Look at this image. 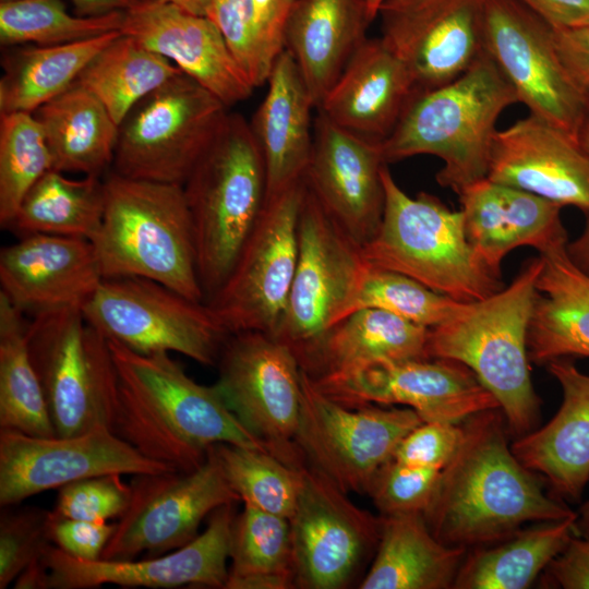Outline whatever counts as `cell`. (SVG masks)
Returning a JSON list of instances; mask_svg holds the SVG:
<instances>
[{
	"label": "cell",
	"instance_id": "25",
	"mask_svg": "<svg viewBox=\"0 0 589 589\" xmlns=\"http://www.w3.org/2000/svg\"><path fill=\"white\" fill-rule=\"evenodd\" d=\"M121 32L170 60L227 107L245 100L254 89L221 33L205 15L152 0L125 12Z\"/></svg>",
	"mask_w": 589,
	"mask_h": 589
},
{
	"label": "cell",
	"instance_id": "10",
	"mask_svg": "<svg viewBox=\"0 0 589 589\" xmlns=\"http://www.w3.org/2000/svg\"><path fill=\"white\" fill-rule=\"evenodd\" d=\"M108 340L140 353L177 352L217 364L229 336L205 302L142 277L104 278L82 309Z\"/></svg>",
	"mask_w": 589,
	"mask_h": 589
},
{
	"label": "cell",
	"instance_id": "2",
	"mask_svg": "<svg viewBox=\"0 0 589 589\" xmlns=\"http://www.w3.org/2000/svg\"><path fill=\"white\" fill-rule=\"evenodd\" d=\"M108 342L118 376L112 431L142 455L191 471L220 443L271 453L229 409L216 384L196 383L168 352L146 354Z\"/></svg>",
	"mask_w": 589,
	"mask_h": 589
},
{
	"label": "cell",
	"instance_id": "48",
	"mask_svg": "<svg viewBox=\"0 0 589 589\" xmlns=\"http://www.w3.org/2000/svg\"><path fill=\"white\" fill-rule=\"evenodd\" d=\"M440 472L441 469L413 467L392 459L378 470L368 494L381 515L423 513Z\"/></svg>",
	"mask_w": 589,
	"mask_h": 589
},
{
	"label": "cell",
	"instance_id": "45",
	"mask_svg": "<svg viewBox=\"0 0 589 589\" xmlns=\"http://www.w3.org/2000/svg\"><path fill=\"white\" fill-rule=\"evenodd\" d=\"M0 516V589L8 588L22 570L41 557L49 544L50 510L38 507H2Z\"/></svg>",
	"mask_w": 589,
	"mask_h": 589
},
{
	"label": "cell",
	"instance_id": "31",
	"mask_svg": "<svg viewBox=\"0 0 589 589\" xmlns=\"http://www.w3.org/2000/svg\"><path fill=\"white\" fill-rule=\"evenodd\" d=\"M370 24L363 0L294 1L284 48L294 59L316 109L366 39Z\"/></svg>",
	"mask_w": 589,
	"mask_h": 589
},
{
	"label": "cell",
	"instance_id": "38",
	"mask_svg": "<svg viewBox=\"0 0 589 589\" xmlns=\"http://www.w3.org/2000/svg\"><path fill=\"white\" fill-rule=\"evenodd\" d=\"M180 72L170 60L121 32L75 82L103 103L119 127L140 100Z\"/></svg>",
	"mask_w": 589,
	"mask_h": 589
},
{
	"label": "cell",
	"instance_id": "50",
	"mask_svg": "<svg viewBox=\"0 0 589 589\" xmlns=\"http://www.w3.org/2000/svg\"><path fill=\"white\" fill-rule=\"evenodd\" d=\"M116 524L58 517L50 510L49 538L67 554L84 561L101 558Z\"/></svg>",
	"mask_w": 589,
	"mask_h": 589
},
{
	"label": "cell",
	"instance_id": "9",
	"mask_svg": "<svg viewBox=\"0 0 589 589\" xmlns=\"http://www.w3.org/2000/svg\"><path fill=\"white\" fill-rule=\"evenodd\" d=\"M183 72L140 100L118 128L113 172L183 185L228 111Z\"/></svg>",
	"mask_w": 589,
	"mask_h": 589
},
{
	"label": "cell",
	"instance_id": "35",
	"mask_svg": "<svg viewBox=\"0 0 589 589\" xmlns=\"http://www.w3.org/2000/svg\"><path fill=\"white\" fill-rule=\"evenodd\" d=\"M121 31L55 46L5 47L1 64L0 115L29 112L68 89L89 61Z\"/></svg>",
	"mask_w": 589,
	"mask_h": 589
},
{
	"label": "cell",
	"instance_id": "14",
	"mask_svg": "<svg viewBox=\"0 0 589 589\" xmlns=\"http://www.w3.org/2000/svg\"><path fill=\"white\" fill-rule=\"evenodd\" d=\"M130 486V504L103 560H131L144 552L159 556L180 549L199 536L207 515L240 501L211 448L194 470L134 474Z\"/></svg>",
	"mask_w": 589,
	"mask_h": 589
},
{
	"label": "cell",
	"instance_id": "47",
	"mask_svg": "<svg viewBox=\"0 0 589 589\" xmlns=\"http://www.w3.org/2000/svg\"><path fill=\"white\" fill-rule=\"evenodd\" d=\"M121 474L85 478L58 489L51 513L58 517L108 522L120 518L131 500V486Z\"/></svg>",
	"mask_w": 589,
	"mask_h": 589
},
{
	"label": "cell",
	"instance_id": "53",
	"mask_svg": "<svg viewBox=\"0 0 589 589\" xmlns=\"http://www.w3.org/2000/svg\"><path fill=\"white\" fill-rule=\"evenodd\" d=\"M560 57L572 79L589 100V25L554 28Z\"/></svg>",
	"mask_w": 589,
	"mask_h": 589
},
{
	"label": "cell",
	"instance_id": "11",
	"mask_svg": "<svg viewBox=\"0 0 589 589\" xmlns=\"http://www.w3.org/2000/svg\"><path fill=\"white\" fill-rule=\"evenodd\" d=\"M304 178L266 199L262 214L223 286L205 303L230 334L276 335L298 260V220Z\"/></svg>",
	"mask_w": 589,
	"mask_h": 589
},
{
	"label": "cell",
	"instance_id": "17",
	"mask_svg": "<svg viewBox=\"0 0 589 589\" xmlns=\"http://www.w3.org/2000/svg\"><path fill=\"white\" fill-rule=\"evenodd\" d=\"M298 468L300 490L289 519L296 585L344 588L376 550L382 518L358 507L314 467Z\"/></svg>",
	"mask_w": 589,
	"mask_h": 589
},
{
	"label": "cell",
	"instance_id": "15",
	"mask_svg": "<svg viewBox=\"0 0 589 589\" xmlns=\"http://www.w3.org/2000/svg\"><path fill=\"white\" fill-rule=\"evenodd\" d=\"M484 47L518 103L577 139L589 100L564 65L551 24L518 0H486Z\"/></svg>",
	"mask_w": 589,
	"mask_h": 589
},
{
	"label": "cell",
	"instance_id": "16",
	"mask_svg": "<svg viewBox=\"0 0 589 589\" xmlns=\"http://www.w3.org/2000/svg\"><path fill=\"white\" fill-rule=\"evenodd\" d=\"M361 248L306 185L298 220L297 266L277 338L296 348L342 317L368 268Z\"/></svg>",
	"mask_w": 589,
	"mask_h": 589
},
{
	"label": "cell",
	"instance_id": "56",
	"mask_svg": "<svg viewBox=\"0 0 589 589\" xmlns=\"http://www.w3.org/2000/svg\"><path fill=\"white\" fill-rule=\"evenodd\" d=\"M2 1V0H0ZM80 16H100L115 12H128L152 0H69Z\"/></svg>",
	"mask_w": 589,
	"mask_h": 589
},
{
	"label": "cell",
	"instance_id": "39",
	"mask_svg": "<svg viewBox=\"0 0 589 589\" xmlns=\"http://www.w3.org/2000/svg\"><path fill=\"white\" fill-rule=\"evenodd\" d=\"M29 320L0 292V429L56 435L28 349Z\"/></svg>",
	"mask_w": 589,
	"mask_h": 589
},
{
	"label": "cell",
	"instance_id": "24",
	"mask_svg": "<svg viewBox=\"0 0 589 589\" xmlns=\"http://www.w3.org/2000/svg\"><path fill=\"white\" fill-rule=\"evenodd\" d=\"M486 178L589 214V156L575 136L532 113L495 132Z\"/></svg>",
	"mask_w": 589,
	"mask_h": 589
},
{
	"label": "cell",
	"instance_id": "23",
	"mask_svg": "<svg viewBox=\"0 0 589 589\" xmlns=\"http://www.w3.org/2000/svg\"><path fill=\"white\" fill-rule=\"evenodd\" d=\"M103 279L85 238L31 233L0 251V292L32 318L82 310Z\"/></svg>",
	"mask_w": 589,
	"mask_h": 589
},
{
	"label": "cell",
	"instance_id": "33",
	"mask_svg": "<svg viewBox=\"0 0 589 589\" xmlns=\"http://www.w3.org/2000/svg\"><path fill=\"white\" fill-rule=\"evenodd\" d=\"M380 541L361 589H448L468 550L448 546L430 531L423 514L381 515Z\"/></svg>",
	"mask_w": 589,
	"mask_h": 589
},
{
	"label": "cell",
	"instance_id": "40",
	"mask_svg": "<svg viewBox=\"0 0 589 589\" xmlns=\"http://www.w3.org/2000/svg\"><path fill=\"white\" fill-rule=\"evenodd\" d=\"M125 12L100 16L70 13L63 0L0 1V44L55 46L121 31Z\"/></svg>",
	"mask_w": 589,
	"mask_h": 589
},
{
	"label": "cell",
	"instance_id": "51",
	"mask_svg": "<svg viewBox=\"0 0 589 589\" xmlns=\"http://www.w3.org/2000/svg\"><path fill=\"white\" fill-rule=\"evenodd\" d=\"M541 576L546 588L589 589V537L573 536Z\"/></svg>",
	"mask_w": 589,
	"mask_h": 589
},
{
	"label": "cell",
	"instance_id": "22",
	"mask_svg": "<svg viewBox=\"0 0 589 589\" xmlns=\"http://www.w3.org/2000/svg\"><path fill=\"white\" fill-rule=\"evenodd\" d=\"M304 175L332 218L361 247L376 233L384 212L381 143L351 133L318 111Z\"/></svg>",
	"mask_w": 589,
	"mask_h": 589
},
{
	"label": "cell",
	"instance_id": "37",
	"mask_svg": "<svg viewBox=\"0 0 589 589\" xmlns=\"http://www.w3.org/2000/svg\"><path fill=\"white\" fill-rule=\"evenodd\" d=\"M105 211V181L70 179L50 169L28 190L8 229L20 236L47 233L92 240Z\"/></svg>",
	"mask_w": 589,
	"mask_h": 589
},
{
	"label": "cell",
	"instance_id": "29",
	"mask_svg": "<svg viewBox=\"0 0 589 589\" xmlns=\"http://www.w3.org/2000/svg\"><path fill=\"white\" fill-rule=\"evenodd\" d=\"M429 328L380 309L357 310L312 340L292 348L313 381L381 361L430 359Z\"/></svg>",
	"mask_w": 589,
	"mask_h": 589
},
{
	"label": "cell",
	"instance_id": "30",
	"mask_svg": "<svg viewBox=\"0 0 589 589\" xmlns=\"http://www.w3.org/2000/svg\"><path fill=\"white\" fill-rule=\"evenodd\" d=\"M267 92L252 121L266 172V199L304 178L313 146L316 108L292 56L284 49L266 81Z\"/></svg>",
	"mask_w": 589,
	"mask_h": 589
},
{
	"label": "cell",
	"instance_id": "19",
	"mask_svg": "<svg viewBox=\"0 0 589 589\" xmlns=\"http://www.w3.org/2000/svg\"><path fill=\"white\" fill-rule=\"evenodd\" d=\"M311 381L347 407L404 405L423 421L461 423L474 413L500 408L469 368L449 359L381 361L344 375Z\"/></svg>",
	"mask_w": 589,
	"mask_h": 589
},
{
	"label": "cell",
	"instance_id": "62",
	"mask_svg": "<svg viewBox=\"0 0 589 589\" xmlns=\"http://www.w3.org/2000/svg\"><path fill=\"white\" fill-rule=\"evenodd\" d=\"M366 5L368 16L371 23L377 17L380 7L385 0H363Z\"/></svg>",
	"mask_w": 589,
	"mask_h": 589
},
{
	"label": "cell",
	"instance_id": "20",
	"mask_svg": "<svg viewBox=\"0 0 589 589\" xmlns=\"http://www.w3.org/2000/svg\"><path fill=\"white\" fill-rule=\"evenodd\" d=\"M486 0H385L381 38L402 61L418 92L447 84L485 53Z\"/></svg>",
	"mask_w": 589,
	"mask_h": 589
},
{
	"label": "cell",
	"instance_id": "43",
	"mask_svg": "<svg viewBox=\"0 0 589 589\" xmlns=\"http://www.w3.org/2000/svg\"><path fill=\"white\" fill-rule=\"evenodd\" d=\"M458 302L407 275L368 264L342 317L357 310L371 308L431 328L448 317Z\"/></svg>",
	"mask_w": 589,
	"mask_h": 589
},
{
	"label": "cell",
	"instance_id": "28",
	"mask_svg": "<svg viewBox=\"0 0 589 589\" xmlns=\"http://www.w3.org/2000/svg\"><path fill=\"white\" fill-rule=\"evenodd\" d=\"M417 92L409 71L382 38H366L317 110L340 128L381 143Z\"/></svg>",
	"mask_w": 589,
	"mask_h": 589
},
{
	"label": "cell",
	"instance_id": "61",
	"mask_svg": "<svg viewBox=\"0 0 589 589\" xmlns=\"http://www.w3.org/2000/svg\"><path fill=\"white\" fill-rule=\"evenodd\" d=\"M577 140L585 153L589 156V106L580 124Z\"/></svg>",
	"mask_w": 589,
	"mask_h": 589
},
{
	"label": "cell",
	"instance_id": "58",
	"mask_svg": "<svg viewBox=\"0 0 589 589\" xmlns=\"http://www.w3.org/2000/svg\"><path fill=\"white\" fill-rule=\"evenodd\" d=\"M586 216L584 230L575 240L568 241L566 251L574 264L589 275V214Z\"/></svg>",
	"mask_w": 589,
	"mask_h": 589
},
{
	"label": "cell",
	"instance_id": "36",
	"mask_svg": "<svg viewBox=\"0 0 589 589\" xmlns=\"http://www.w3.org/2000/svg\"><path fill=\"white\" fill-rule=\"evenodd\" d=\"M578 515L522 528L498 542L467 551L454 589H525L576 532Z\"/></svg>",
	"mask_w": 589,
	"mask_h": 589
},
{
	"label": "cell",
	"instance_id": "13",
	"mask_svg": "<svg viewBox=\"0 0 589 589\" xmlns=\"http://www.w3.org/2000/svg\"><path fill=\"white\" fill-rule=\"evenodd\" d=\"M217 365L216 386L238 420L279 459L302 464L301 368L291 346L263 332L230 334Z\"/></svg>",
	"mask_w": 589,
	"mask_h": 589
},
{
	"label": "cell",
	"instance_id": "3",
	"mask_svg": "<svg viewBox=\"0 0 589 589\" xmlns=\"http://www.w3.org/2000/svg\"><path fill=\"white\" fill-rule=\"evenodd\" d=\"M542 265L541 255L527 261L507 287L480 300L458 302L428 333L429 358L469 368L497 400L515 437L534 430L540 417L527 337Z\"/></svg>",
	"mask_w": 589,
	"mask_h": 589
},
{
	"label": "cell",
	"instance_id": "6",
	"mask_svg": "<svg viewBox=\"0 0 589 589\" xmlns=\"http://www.w3.org/2000/svg\"><path fill=\"white\" fill-rule=\"evenodd\" d=\"M204 302L226 281L266 202V172L250 122L227 115L183 183Z\"/></svg>",
	"mask_w": 589,
	"mask_h": 589
},
{
	"label": "cell",
	"instance_id": "59",
	"mask_svg": "<svg viewBox=\"0 0 589 589\" xmlns=\"http://www.w3.org/2000/svg\"><path fill=\"white\" fill-rule=\"evenodd\" d=\"M197 15H205L211 0H161Z\"/></svg>",
	"mask_w": 589,
	"mask_h": 589
},
{
	"label": "cell",
	"instance_id": "49",
	"mask_svg": "<svg viewBox=\"0 0 589 589\" xmlns=\"http://www.w3.org/2000/svg\"><path fill=\"white\" fill-rule=\"evenodd\" d=\"M461 435V423L423 421L401 440L393 459L442 470L455 454Z\"/></svg>",
	"mask_w": 589,
	"mask_h": 589
},
{
	"label": "cell",
	"instance_id": "54",
	"mask_svg": "<svg viewBox=\"0 0 589 589\" xmlns=\"http://www.w3.org/2000/svg\"><path fill=\"white\" fill-rule=\"evenodd\" d=\"M554 28L589 25V0H518Z\"/></svg>",
	"mask_w": 589,
	"mask_h": 589
},
{
	"label": "cell",
	"instance_id": "1",
	"mask_svg": "<svg viewBox=\"0 0 589 589\" xmlns=\"http://www.w3.org/2000/svg\"><path fill=\"white\" fill-rule=\"evenodd\" d=\"M461 429L459 445L422 513L438 541L470 550L504 540L528 522L577 515L548 494L539 476L515 456L500 408L470 416Z\"/></svg>",
	"mask_w": 589,
	"mask_h": 589
},
{
	"label": "cell",
	"instance_id": "18",
	"mask_svg": "<svg viewBox=\"0 0 589 589\" xmlns=\"http://www.w3.org/2000/svg\"><path fill=\"white\" fill-rule=\"evenodd\" d=\"M175 470L142 455L108 426L60 436H33L0 429V505L104 474Z\"/></svg>",
	"mask_w": 589,
	"mask_h": 589
},
{
	"label": "cell",
	"instance_id": "52",
	"mask_svg": "<svg viewBox=\"0 0 589 589\" xmlns=\"http://www.w3.org/2000/svg\"><path fill=\"white\" fill-rule=\"evenodd\" d=\"M267 60L274 64L284 48L287 21L296 0H251Z\"/></svg>",
	"mask_w": 589,
	"mask_h": 589
},
{
	"label": "cell",
	"instance_id": "21",
	"mask_svg": "<svg viewBox=\"0 0 589 589\" xmlns=\"http://www.w3.org/2000/svg\"><path fill=\"white\" fill-rule=\"evenodd\" d=\"M233 504L211 514L206 529L184 546L142 560L75 558L52 543L44 553L48 589H92L103 585L124 588H224L229 577Z\"/></svg>",
	"mask_w": 589,
	"mask_h": 589
},
{
	"label": "cell",
	"instance_id": "34",
	"mask_svg": "<svg viewBox=\"0 0 589 589\" xmlns=\"http://www.w3.org/2000/svg\"><path fill=\"white\" fill-rule=\"evenodd\" d=\"M33 115L45 134L52 169L100 177L112 165L119 127L103 103L79 83Z\"/></svg>",
	"mask_w": 589,
	"mask_h": 589
},
{
	"label": "cell",
	"instance_id": "42",
	"mask_svg": "<svg viewBox=\"0 0 589 589\" xmlns=\"http://www.w3.org/2000/svg\"><path fill=\"white\" fill-rule=\"evenodd\" d=\"M52 157L33 113L0 115V225L8 229L28 190L48 170Z\"/></svg>",
	"mask_w": 589,
	"mask_h": 589
},
{
	"label": "cell",
	"instance_id": "12",
	"mask_svg": "<svg viewBox=\"0 0 589 589\" xmlns=\"http://www.w3.org/2000/svg\"><path fill=\"white\" fill-rule=\"evenodd\" d=\"M296 444L309 465L344 492L369 493L378 470L423 420L411 408L347 407L322 393L301 369Z\"/></svg>",
	"mask_w": 589,
	"mask_h": 589
},
{
	"label": "cell",
	"instance_id": "46",
	"mask_svg": "<svg viewBox=\"0 0 589 589\" xmlns=\"http://www.w3.org/2000/svg\"><path fill=\"white\" fill-rule=\"evenodd\" d=\"M205 16L217 26L251 85H264L273 64L260 39L252 1L211 0Z\"/></svg>",
	"mask_w": 589,
	"mask_h": 589
},
{
	"label": "cell",
	"instance_id": "32",
	"mask_svg": "<svg viewBox=\"0 0 589 589\" xmlns=\"http://www.w3.org/2000/svg\"><path fill=\"white\" fill-rule=\"evenodd\" d=\"M527 348L529 360L548 364L589 358V275L574 264L566 247L540 254Z\"/></svg>",
	"mask_w": 589,
	"mask_h": 589
},
{
	"label": "cell",
	"instance_id": "26",
	"mask_svg": "<svg viewBox=\"0 0 589 589\" xmlns=\"http://www.w3.org/2000/svg\"><path fill=\"white\" fill-rule=\"evenodd\" d=\"M469 243L480 261L501 275L503 259L518 247L540 254L566 247L563 206L513 187L482 179L459 194Z\"/></svg>",
	"mask_w": 589,
	"mask_h": 589
},
{
	"label": "cell",
	"instance_id": "57",
	"mask_svg": "<svg viewBox=\"0 0 589 589\" xmlns=\"http://www.w3.org/2000/svg\"><path fill=\"white\" fill-rule=\"evenodd\" d=\"M49 572L44 555L26 566L13 582L15 589H48Z\"/></svg>",
	"mask_w": 589,
	"mask_h": 589
},
{
	"label": "cell",
	"instance_id": "27",
	"mask_svg": "<svg viewBox=\"0 0 589 589\" xmlns=\"http://www.w3.org/2000/svg\"><path fill=\"white\" fill-rule=\"evenodd\" d=\"M546 366L561 386L562 404L546 424L516 437L510 445L552 495L575 502L589 483V375L566 359Z\"/></svg>",
	"mask_w": 589,
	"mask_h": 589
},
{
	"label": "cell",
	"instance_id": "41",
	"mask_svg": "<svg viewBox=\"0 0 589 589\" xmlns=\"http://www.w3.org/2000/svg\"><path fill=\"white\" fill-rule=\"evenodd\" d=\"M211 449L244 504L290 519L300 490L298 466L259 448L220 443Z\"/></svg>",
	"mask_w": 589,
	"mask_h": 589
},
{
	"label": "cell",
	"instance_id": "44",
	"mask_svg": "<svg viewBox=\"0 0 589 589\" xmlns=\"http://www.w3.org/2000/svg\"><path fill=\"white\" fill-rule=\"evenodd\" d=\"M229 576L293 573L290 520L249 504L235 518Z\"/></svg>",
	"mask_w": 589,
	"mask_h": 589
},
{
	"label": "cell",
	"instance_id": "8",
	"mask_svg": "<svg viewBox=\"0 0 589 589\" xmlns=\"http://www.w3.org/2000/svg\"><path fill=\"white\" fill-rule=\"evenodd\" d=\"M28 349L56 435L112 430L118 376L108 339L81 309L29 320Z\"/></svg>",
	"mask_w": 589,
	"mask_h": 589
},
{
	"label": "cell",
	"instance_id": "4",
	"mask_svg": "<svg viewBox=\"0 0 589 589\" xmlns=\"http://www.w3.org/2000/svg\"><path fill=\"white\" fill-rule=\"evenodd\" d=\"M515 103L513 87L485 52L454 81L413 95L380 144L383 159L436 156L443 160L436 181L458 195L486 178L495 124Z\"/></svg>",
	"mask_w": 589,
	"mask_h": 589
},
{
	"label": "cell",
	"instance_id": "55",
	"mask_svg": "<svg viewBox=\"0 0 589 589\" xmlns=\"http://www.w3.org/2000/svg\"><path fill=\"white\" fill-rule=\"evenodd\" d=\"M294 585L292 573H253L229 576L225 589H288Z\"/></svg>",
	"mask_w": 589,
	"mask_h": 589
},
{
	"label": "cell",
	"instance_id": "60",
	"mask_svg": "<svg viewBox=\"0 0 589 589\" xmlns=\"http://www.w3.org/2000/svg\"><path fill=\"white\" fill-rule=\"evenodd\" d=\"M576 520V532L581 537H589V497L584 502Z\"/></svg>",
	"mask_w": 589,
	"mask_h": 589
},
{
	"label": "cell",
	"instance_id": "5",
	"mask_svg": "<svg viewBox=\"0 0 589 589\" xmlns=\"http://www.w3.org/2000/svg\"><path fill=\"white\" fill-rule=\"evenodd\" d=\"M91 240L104 278L142 277L204 302L183 187L111 172Z\"/></svg>",
	"mask_w": 589,
	"mask_h": 589
},
{
	"label": "cell",
	"instance_id": "7",
	"mask_svg": "<svg viewBox=\"0 0 589 589\" xmlns=\"http://www.w3.org/2000/svg\"><path fill=\"white\" fill-rule=\"evenodd\" d=\"M382 180V221L361 248L369 265L407 275L460 302L480 300L503 288L501 275L489 269L469 243L460 209H450L426 192L408 195L387 165Z\"/></svg>",
	"mask_w": 589,
	"mask_h": 589
}]
</instances>
